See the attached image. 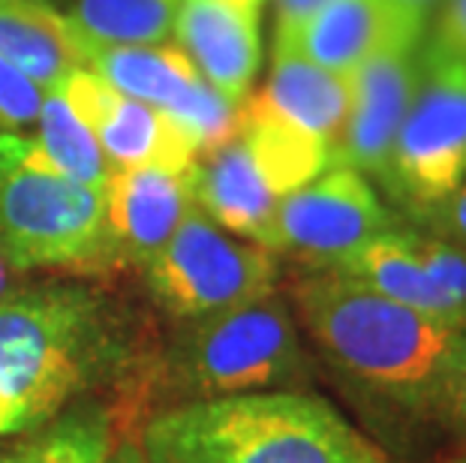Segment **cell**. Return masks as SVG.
I'll return each mask as SVG.
<instances>
[{
    "instance_id": "obj_1",
    "label": "cell",
    "mask_w": 466,
    "mask_h": 463,
    "mask_svg": "<svg viewBox=\"0 0 466 463\" xmlns=\"http://www.w3.org/2000/svg\"><path fill=\"white\" fill-rule=\"evenodd\" d=\"M130 361L112 304L69 280L0 298V437H25L82 403Z\"/></svg>"
},
{
    "instance_id": "obj_2",
    "label": "cell",
    "mask_w": 466,
    "mask_h": 463,
    "mask_svg": "<svg viewBox=\"0 0 466 463\" xmlns=\"http://www.w3.org/2000/svg\"><path fill=\"white\" fill-rule=\"evenodd\" d=\"M292 307L322 361L367 407L431 425L433 386L458 331L334 271L295 280Z\"/></svg>"
},
{
    "instance_id": "obj_3",
    "label": "cell",
    "mask_w": 466,
    "mask_h": 463,
    "mask_svg": "<svg viewBox=\"0 0 466 463\" xmlns=\"http://www.w3.org/2000/svg\"><path fill=\"white\" fill-rule=\"evenodd\" d=\"M142 451L157 463H389L310 391L175 403L145 428Z\"/></svg>"
},
{
    "instance_id": "obj_4",
    "label": "cell",
    "mask_w": 466,
    "mask_h": 463,
    "mask_svg": "<svg viewBox=\"0 0 466 463\" xmlns=\"http://www.w3.org/2000/svg\"><path fill=\"white\" fill-rule=\"evenodd\" d=\"M310 382L313 361L299 319L277 289L247 307L181 325L163 356V386L177 403L304 391Z\"/></svg>"
},
{
    "instance_id": "obj_5",
    "label": "cell",
    "mask_w": 466,
    "mask_h": 463,
    "mask_svg": "<svg viewBox=\"0 0 466 463\" xmlns=\"http://www.w3.org/2000/svg\"><path fill=\"white\" fill-rule=\"evenodd\" d=\"M0 250L18 274L108 268L106 193L57 172L34 136L0 133Z\"/></svg>"
},
{
    "instance_id": "obj_6",
    "label": "cell",
    "mask_w": 466,
    "mask_h": 463,
    "mask_svg": "<svg viewBox=\"0 0 466 463\" xmlns=\"http://www.w3.org/2000/svg\"><path fill=\"white\" fill-rule=\"evenodd\" d=\"M277 277L280 259L271 250L220 229L196 205L145 268L157 307L181 325L247 307L271 295Z\"/></svg>"
},
{
    "instance_id": "obj_7",
    "label": "cell",
    "mask_w": 466,
    "mask_h": 463,
    "mask_svg": "<svg viewBox=\"0 0 466 463\" xmlns=\"http://www.w3.org/2000/svg\"><path fill=\"white\" fill-rule=\"evenodd\" d=\"M466 181V66L421 52V85L380 178L403 220L415 223Z\"/></svg>"
},
{
    "instance_id": "obj_8",
    "label": "cell",
    "mask_w": 466,
    "mask_h": 463,
    "mask_svg": "<svg viewBox=\"0 0 466 463\" xmlns=\"http://www.w3.org/2000/svg\"><path fill=\"white\" fill-rule=\"evenodd\" d=\"M398 223L370 178L346 166H331L277 202L262 247L274 256H292L307 271H322Z\"/></svg>"
},
{
    "instance_id": "obj_9",
    "label": "cell",
    "mask_w": 466,
    "mask_h": 463,
    "mask_svg": "<svg viewBox=\"0 0 466 463\" xmlns=\"http://www.w3.org/2000/svg\"><path fill=\"white\" fill-rule=\"evenodd\" d=\"M421 85V36L385 45L352 73V106L331 151V166L380 184L391 145Z\"/></svg>"
},
{
    "instance_id": "obj_10",
    "label": "cell",
    "mask_w": 466,
    "mask_h": 463,
    "mask_svg": "<svg viewBox=\"0 0 466 463\" xmlns=\"http://www.w3.org/2000/svg\"><path fill=\"white\" fill-rule=\"evenodd\" d=\"M57 91L91 126L112 172L136 169V166L190 169L196 163L190 142L160 108L115 91L91 66H78L76 73H69L57 85Z\"/></svg>"
},
{
    "instance_id": "obj_11",
    "label": "cell",
    "mask_w": 466,
    "mask_h": 463,
    "mask_svg": "<svg viewBox=\"0 0 466 463\" xmlns=\"http://www.w3.org/2000/svg\"><path fill=\"white\" fill-rule=\"evenodd\" d=\"M196 166V163H193ZM193 166H136L106 181V259L108 265L147 268L196 205Z\"/></svg>"
},
{
    "instance_id": "obj_12",
    "label": "cell",
    "mask_w": 466,
    "mask_h": 463,
    "mask_svg": "<svg viewBox=\"0 0 466 463\" xmlns=\"http://www.w3.org/2000/svg\"><path fill=\"white\" fill-rule=\"evenodd\" d=\"M428 18L410 13L394 0H329L289 36V43L307 61L331 73L352 75L385 45L406 36H421Z\"/></svg>"
},
{
    "instance_id": "obj_13",
    "label": "cell",
    "mask_w": 466,
    "mask_h": 463,
    "mask_svg": "<svg viewBox=\"0 0 466 463\" xmlns=\"http://www.w3.org/2000/svg\"><path fill=\"white\" fill-rule=\"evenodd\" d=\"M175 39L208 85L226 100L244 103L262 64L259 15L223 0H181Z\"/></svg>"
},
{
    "instance_id": "obj_14",
    "label": "cell",
    "mask_w": 466,
    "mask_h": 463,
    "mask_svg": "<svg viewBox=\"0 0 466 463\" xmlns=\"http://www.w3.org/2000/svg\"><path fill=\"white\" fill-rule=\"evenodd\" d=\"M322 271L343 274V277L385 295L389 301H398L421 317L449 325L451 331L466 328L458 307L436 283L419 247V238H415V226L410 223H398L373 235L370 241H364L361 247L346 253L343 259H337L331 268Z\"/></svg>"
},
{
    "instance_id": "obj_15",
    "label": "cell",
    "mask_w": 466,
    "mask_h": 463,
    "mask_svg": "<svg viewBox=\"0 0 466 463\" xmlns=\"http://www.w3.org/2000/svg\"><path fill=\"white\" fill-rule=\"evenodd\" d=\"M193 199L196 208L211 216L220 229L262 247L280 196L271 190L250 147L238 136L196 160Z\"/></svg>"
},
{
    "instance_id": "obj_16",
    "label": "cell",
    "mask_w": 466,
    "mask_h": 463,
    "mask_svg": "<svg viewBox=\"0 0 466 463\" xmlns=\"http://www.w3.org/2000/svg\"><path fill=\"white\" fill-rule=\"evenodd\" d=\"M256 100L286 124L322 139L334 151L352 106V75L325 70L307 61L299 48L274 39L271 75Z\"/></svg>"
},
{
    "instance_id": "obj_17",
    "label": "cell",
    "mask_w": 466,
    "mask_h": 463,
    "mask_svg": "<svg viewBox=\"0 0 466 463\" xmlns=\"http://www.w3.org/2000/svg\"><path fill=\"white\" fill-rule=\"evenodd\" d=\"M0 61L48 91L87 66V45L48 0H0Z\"/></svg>"
},
{
    "instance_id": "obj_18",
    "label": "cell",
    "mask_w": 466,
    "mask_h": 463,
    "mask_svg": "<svg viewBox=\"0 0 466 463\" xmlns=\"http://www.w3.org/2000/svg\"><path fill=\"white\" fill-rule=\"evenodd\" d=\"M87 66L115 91L160 108L163 115L202 78L177 43L94 48L87 52Z\"/></svg>"
},
{
    "instance_id": "obj_19",
    "label": "cell",
    "mask_w": 466,
    "mask_h": 463,
    "mask_svg": "<svg viewBox=\"0 0 466 463\" xmlns=\"http://www.w3.org/2000/svg\"><path fill=\"white\" fill-rule=\"evenodd\" d=\"M241 139L250 147L256 166L262 169L265 181L280 196H289L301 190L304 184L319 178L322 172L331 169V147L316 136L286 124L283 117L256 100H244V126Z\"/></svg>"
},
{
    "instance_id": "obj_20",
    "label": "cell",
    "mask_w": 466,
    "mask_h": 463,
    "mask_svg": "<svg viewBox=\"0 0 466 463\" xmlns=\"http://www.w3.org/2000/svg\"><path fill=\"white\" fill-rule=\"evenodd\" d=\"M181 0H66V22L87 52L172 43Z\"/></svg>"
},
{
    "instance_id": "obj_21",
    "label": "cell",
    "mask_w": 466,
    "mask_h": 463,
    "mask_svg": "<svg viewBox=\"0 0 466 463\" xmlns=\"http://www.w3.org/2000/svg\"><path fill=\"white\" fill-rule=\"evenodd\" d=\"M112 455L108 416L94 403H76L46 428L0 448V463H106Z\"/></svg>"
},
{
    "instance_id": "obj_22",
    "label": "cell",
    "mask_w": 466,
    "mask_h": 463,
    "mask_svg": "<svg viewBox=\"0 0 466 463\" xmlns=\"http://www.w3.org/2000/svg\"><path fill=\"white\" fill-rule=\"evenodd\" d=\"M34 126V139L39 142V147L46 151L57 172L73 178L76 184L106 190L112 166H108L91 126L76 115V108L66 103V96L57 87H48L43 94V106H39Z\"/></svg>"
},
{
    "instance_id": "obj_23",
    "label": "cell",
    "mask_w": 466,
    "mask_h": 463,
    "mask_svg": "<svg viewBox=\"0 0 466 463\" xmlns=\"http://www.w3.org/2000/svg\"><path fill=\"white\" fill-rule=\"evenodd\" d=\"M431 425L461 448L466 446V328L454 334L442 358L431 400Z\"/></svg>"
},
{
    "instance_id": "obj_24",
    "label": "cell",
    "mask_w": 466,
    "mask_h": 463,
    "mask_svg": "<svg viewBox=\"0 0 466 463\" xmlns=\"http://www.w3.org/2000/svg\"><path fill=\"white\" fill-rule=\"evenodd\" d=\"M43 87L0 61V133H22L36 124Z\"/></svg>"
},
{
    "instance_id": "obj_25",
    "label": "cell",
    "mask_w": 466,
    "mask_h": 463,
    "mask_svg": "<svg viewBox=\"0 0 466 463\" xmlns=\"http://www.w3.org/2000/svg\"><path fill=\"white\" fill-rule=\"evenodd\" d=\"M421 52L433 61L466 66V0H442L436 6L433 36Z\"/></svg>"
},
{
    "instance_id": "obj_26",
    "label": "cell",
    "mask_w": 466,
    "mask_h": 463,
    "mask_svg": "<svg viewBox=\"0 0 466 463\" xmlns=\"http://www.w3.org/2000/svg\"><path fill=\"white\" fill-rule=\"evenodd\" d=\"M412 226H419V229L431 235H440V238L458 244V247H466V181L445 202H440L428 214H421Z\"/></svg>"
},
{
    "instance_id": "obj_27",
    "label": "cell",
    "mask_w": 466,
    "mask_h": 463,
    "mask_svg": "<svg viewBox=\"0 0 466 463\" xmlns=\"http://www.w3.org/2000/svg\"><path fill=\"white\" fill-rule=\"evenodd\" d=\"M322 4H329V0H274V36H289L292 31H299Z\"/></svg>"
},
{
    "instance_id": "obj_28",
    "label": "cell",
    "mask_w": 466,
    "mask_h": 463,
    "mask_svg": "<svg viewBox=\"0 0 466 463\" xmlns=\"http://www.w3.org/2000/svg\"><path fill=\"white\" fill-rule=\"evenodd\" d=\"M106 463H157L142 451V446H121L106 458Z\"/></svg>"
},
{
    "instance_id": "obj_29",
    "label": "cell",
    "mask_w": 466,
    "mask_h": 463,
    "mask_svg": "<svg viewBox=\"0 0 466 463\" xmlns=\"http://www.w3.org/2000/svg\"><path fill=\"white\" fill-rule=\"evenodd\" d=\"M18 277H22V274H18L13 265H9L4 250H0V298H6V295L13 292L15 286H22V283H18Z\"/></svg>"
},
{
    "instance_id": "obj_30",
    "label": "cell",
    "mask_w": 466,
    "mask_h": 463,
    "mask_svg": "<svg viewBox=\"0 0 466 463\" xmlns=\"http://www.w3.org/2000/svg\"><path fill=\"white\" fill-rule=\"evenodd\" d=\"M394 4H400L403 9H410V13H415V15L428 18L433 9L442 4V0H394Z\"/></svg>"
},
{
    "instance_id": "obj_31",
    "label": "cell",
    "mask_w": 466,
    "mask_h": 463,
    "mask_svg": "<svg viewBox=\"0 0 466 463\" xmlns=\"http://www.w3.org/2000/svg\"><path fill=\"white\" fill-rule=\"evenodd\" d=\"M223 4H229V6H235V9H244V13L259 15V13H262V4H265V0H223Z\"/></svg>"
},
{
    "instance_id": "obj_32",
    "label": "cell",
    "mask_w": 466,
    "mask_h": 463,
    "mask_svg": "<svg viewBox=\"0 0 466 463\" xmlns=\"http://www.w3.org/2000/svg\"><path fill=\"white\" fill-rule=\"evenodd\" d=\"M440 463H466V446L461 448V451H454L451 458H445V460H440Z\"/></svg>"
}]
</instances>
